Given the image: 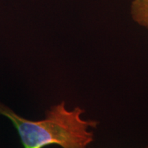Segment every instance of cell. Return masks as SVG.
<instances>
[{
  "instance_id": "cell-1",
  "label": "cell",
  "mask_w": 148,
  "mask_h": 148,
  "mask_svg": "<svg viewBox=\"0 0 148 148\" xmlns=\"http://www.w3.org/2000/svg\"><path fill=\"white\" fill-rule=\"evenodd\" d=\"M84 112L79 106L69 110L63 101L51 106L43 119L32 121L0 105V114L13 123L23 148H43L51 145L61 148H90L94 140L92 129L97 127L98 121L83 119Z\"/></svg>"
},
{
  "instance_id": "cell-2",
  "label": "cell",
  "mask_w": 148,
  "mask_h": 148,
  "mask_svg": "<svg viewBox=\"0 0 148 148\" xmlns=\"http://www.w3.org/2000/svg\"><path fill=\"white\" fill-rule=\"evenodd\" d=\"M130 12L135 23L148 29V0H132Z\"/></svg>"
},
{
  "instance_id": "cell-3",
  "label": "cell",
  "mask_w": 148,
  "mask_h": 148,
  "mask_svg": "<svg viewBox=\"0 0 148 148\" xmlns=\"http://www.w3.org/2000/svg\"><path fill=\"white\" fill-rule=\"evenodd\" d=\"M143 148H148V145H147V146H146V147H143Z\"/></svg>"
}]
</instances>
